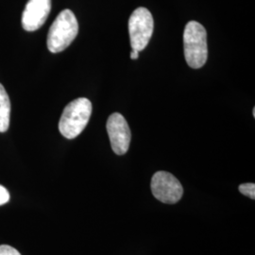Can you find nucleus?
<instances>
[{
	"label": "nucleus",
	"mask_w": 255,
	"mask_h": 255,
	"mask_svg": "<svg viewBox=\"0 0 255 255\" xmlns=\"http://www.w3.org/2000/svg\"><path fill=\"white\" fill-rule=\"evenodd\" d=\"M0 255H21L17 250L8 245L0 246Z\"/></svg>",
	"instance_id": "obj_10"
},
{
	"label": "nucleus",
	"mask_w": 255,
	"mask_h": 255,
	"mask_svg": "<svg viewBox=\"0 0 255 255\" xmlns=\"http://www.w3.org/2000/svg\"><path fill=\"white\" fill-rule=\"evenodd\" d=\"M92 115V103L86 98H80L66 105L59 122L63 136L74 139L87 126Z\"/></svg>",
	"instance_id": "obj_3"
},
{
	"label": "nucleus",
	"mask_w": 255,
	"mask_h": 255,
	"mask_svg": "<svg viewBox=\"0 0 255 255\" xmlns=\"http://www.w3.org/2000/svg\"><path fill=\"white\" fill-rule=\"evenodd\" d=\"M183 49L185 61L193 69H199L206 64L208 58L207 32L201 23L190 21L185 26Z\"/></svg>",
	"instance_id": "obj_1"
},
{
	"label": "nucleus",
	"mask_w": 255,
	"mask_h": 255,
	"mask_svg": "<svg viewBox=\"0 0 255 255\" xmlns=\"http://www.w3.org/2000/svg\"><path fill=\"white\" fill-rule=\"evenodd\" d=\"M151 191L158 201L174 204L182 199L183 188L181 182L172 174L158 171L151 179Z\"/></svg>",
	"instance_id": "obj_5"
},
{
	"label": "nucleus",
	"mask_w": 255,
	"mask_h": 255,
	"mask_svg": "<svg viewBox=\"0 0 255 255\" xmlns=\"http://www.w3.org/2000/svg\"><path fill=\"white\" fill-rule=\"evenodd\" d=\"M10 116V101L3 85L0 83V132L8 130Z\"/></svg>",
	"instance_id": "obj_8"
},
{
	"label": "nucleus",
	"mask_w": 255,
	"mask_h": 255,
	"mask_svg": "<svg viewBox=\"0 0 255 255\" xmlns=\"http://www.w3.org/2000/svg\"><path fill=\"white\" fill-rule=\"evenodd\" d=\"M79 32V23L70 9L62 10L52 23L47 34L46 45L52 53L64 51L72 44Z\"/></svg>",
	"instance_id": "obj_2"
},
{
	"label": "nucleus",
	"mask_w": 255,
	"mask_h": 255,
	"mask_svg": "<svg viewBox=\"0 0 255 255\" xmlns=\"http://www.w3.org/2000/svg\"><path fill=\"white\" fill-rule=\"evenodd\" d=\"M239 191L241 194L249 197L252 200L255 199V184L249 182V183H243L239 185Z\"/></svg>",
	"instance_id": "obj_9"
},
{
	"label": "nucleus",
	"mask_w": 255,
	"mask_h": 255,
	"mask_svg": "<svg viewBox=\"0 0 255 255\" xmlns=\"http://www.w3.org/2000/svg\"><path fill=\"white\" fill-rule=\"evenodd\" d=\"M253 114H254V118H255V108H254V111H253Z\"/></svg>",
	"instance_id": "obj_13"
},
{
	"label": "nucleus",
	"mask_w": 255,
	"mask_h": 255,
	"mask_svg": "<svg viewBox=\"0 0 255 255\" xmlns=\"http://www.w3.org/2000/svg\"><path fill=\"white\" fill-rule=\"evenodd\" d=\"M138 58H139V51L136 50V49H132V51L130 53V59L136 60Z\"/></svg>",
	"instance_id": "obj_12"
},
{
	"label": "nucleus",
	"mask_w": 255,
	"mask_h": 255,
	"mask_svg": "<svg viewBox=\"0 0 255 255\" xmlns=\"http://www.w3.org/2000/svg\"><path fill=\"white\" fill-rule=\"evenodd\" d=\"M107 131L113 151L118 155H124L130 144L131 133L125 118L119 113H114L107 120Z\"/></svg>",
	"instance_id": "obj_6"
},
{
	"label": "nucleus",
	"mask_w": 255,
	"mask_h": 255,
	"mask_svg": "<svg viewBox=\"0 0 255 255\" xmlns=\"http://www.w3.org/2000/svg\"><path fill=\"white\" fill-rule=\"evenodd\" d=\"M51 10V0H28L22 14V26L27 31L42 27Z\"/></svg>",
	"instance_id": "obj_7"
},
{
	"label": "nucleus",
	"mask_w": 255,
	"mask_h": 255,
	"mask_svg": "<svg viewBox=\"0 0 255 255\" xmlns=\"http://www.w3.org/2000/svg\"><path fill=\"white\" fill-rule=\"evenodd\" d=\"M154 29V21L146 8L135 9L128 19V33L132 49L142 51L148 45Z\"/></svg>",
	"instance_id": "obj_4"
},
{
	"label": "nucleus",
	"mask_w": 255,
	"mask_h": 255,
	"mask_svg": "<svg viewBox=\"0 0 255 255\" xmlns=\"http://www.w3.org/2000/svg\"><path fill=\"white\" fill-rule=\"evenodd\" d=\"M9 201V194L8 190L0 185V205H4Z\"/></svg>",
	"instance_id": "obj_11"
}]
</instances>
